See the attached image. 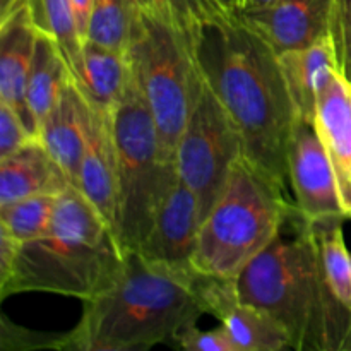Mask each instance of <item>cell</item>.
Instances as JSON below:
<instances>
[{
    "mask_svg": "<svg viewBox=\"0 0 351 351\" xmlns=\"http://www.w3.org/2000/svg\"><path fill=\"white\" fill-rule=\"evenodd\" d=\"M343 219H321L311 223V226L326 281L335 297L351 311V256L343 237Z\"/></svg>",
    "mask_w": 351,
    "mask_h": 351,
    "instance_id": "22",
    "label": "cell"
},
{
    "mask_svg": "<svg viewBox=\"0 0 351 351\" xmlns=\"http://www.w3.org/2000/svg\"><path fill=\"white\" fill-rule=\"evenodd\" d=\"M77 189L115 232L117 158L112 134V117L103 115L93 108Z\"/></svg>",
    "mask_w": 351,
    "mask_h": 351,
    "instance_id": "16",
    "label": "cell"
},
{
    "mask_svg": "<svg viewBox=\"0 0 351 351\" xmlns=\"http://www.w3.org/2000/svg\"><path fill=\"white\" fill-rule=\"evenodd\" d=\"M218 5H221L226 12H235V0H216Z\"/></svg>",
    "mask_w": 351,
    "mask_h": 351,
    "instance_id": "33",
    "label": "cell"
},
{
    "mask_svg": "<svg viewBox=\"0 0 351 351\" xmlns=\"http://www.w3.org/2000/svg\"><path fill=\"white\" fill-rule=\"evenodd\" d=\"M130 81L132 69L125 51L95 41H84L81 77L75 84L93 110L112 117Z\"/></svg>",
    "mask_w": 351,
    "mask_h": 351,
    "instance_id": "19",
    "label": "cell"
},
{
    "mask_svg": "<svg viewBox=\"0 0 351 351\" xmlns=\"http://www.w3.org/2000/svg\"><path fill=\"white\" fill-rule=\"evenodd\" d=\"M273 0H235V12H252L269 5Z\"/></svg>",
    "mask_w": 351,
    "mask_h": 351,
    "instance_id": "32",
    "label": "cell"
},
{
    "mask_svg": "<svg viewBox=\"0 0 351 351\" xmlns=\"http://www.w3.org/2000/svg\"><path fill=\"white\" fill-rule=\"evenodd\" d=\"M38 33L47 34L64 55L72 79L77 82L82 71L84 38L79 29L72 0H26Z\"/></svg>",
    "mask_w": 351,
    "mask_h": 351,
    "instance_id": "21",
    "label": "cell"
},
{
    "mask_svg": "<svg viewBox=\"0 0 351 351\" xmlns=\"http://www.w3.org/2000/svg\"><path fill=\"white\" fill-rule=\"evenodd\" d=\"M58 195H31L19 201L0 204V230L9 233L19 243L38 239L47 232Z\"/></svg>",
    "mask_w": 351,
    "mask_h": 351,
    "instance_id": "24",
    "label": "cell"
},
{
    "mask_svg": "<svg viewBox=\"0 0 351 351\" xmlns=\"http://www.w3.org/2000/svg\"><path fill=\"white\" fill-rule=\"evenodd\" d=\"M175 348L185 351H239L221 324L211 331H201L195 324H189L178 335Z\"/></svg>",
    "mask_w": 351,
    "mask_h": 351,
    "instance_id": "27",
    "label": "cell"
},
{
    "mask_svg": "<svg viewBox=\"0 0 351 351\" xmlns=\"http://www.w3.org/2000/svg\"><path fill=\"white\" fill-rule=\"evenodd\" d=\"M240 300L266 311L291 350L351 351V311L329 288L312 226L297 208L266 250L235 278Z\"/></svg>",
    "mask_w": 351,
    "mask_h": 351,
    "instance_id": "2",
    "label": "cell"
},
{
    "mask_svg": "<svg viewBox=\"0 0 351 351\" xmlns=\"http://www.w3.org/2000/svg\"><path fill=\"white\" fill-rule=\"evenodd\" d=\"M314 122L335 170L343 211L351 218V86L339 72L322 91Z\"/></svg>",
    "mask_w": 351,
    "mask_h": 351,
    "instance_id": "14",
    "label": "cell"
},
{
    "mask_svg": "<svg viewBox=\"0 0 351 351\" xmlns=\"http://www.w3.org/2000/svg\"><path fill=\"white\" fill-rule=\"evenodd\" d=\"M280 64L297 115L300 119L314 120L322 91L338 74L331 33L307 47L283 51L280 53Z\"/></svg>",
    "mask_w": 351,
    "mask_h": 351,
    "instance_id": "18",
    "label": "cell"
},
{
    "mask_svg": "<svg viewBox=\"0 0 351 351\" xmlns=\"http://www.w3.org/2000/svg\"><path fill=\"white\" fill-rule=\"evenodd\" d=\"M335 0H273L252 12H237L278 53L307 47L331 29Z\"/></svg>",
    "mask_w": 351,
    "mask_h": 351,
    "instance_id": "13",
    "label": "cell"
},
{
    "mask_svg": "<svg viewBox=\"0 0 351 351\" xmlns=\"http://www.w3.org/2000/svg\"><path fill=\"white\" fill-rule=\"evenodd\" d=\"M293 209L290 192L242 156L202 221L194 271L235 280L273 243Z\"/></svg>",
    "mask_w": 351,
    "mask_h": 351,
    "instance_id": "5",
    "label": "cell"
},
{
    "mask_svg": "<svg viewBox=\"0 0 351 351\" xmlns=\"http://www.w3.org/2000/svg\"><path fill=\"white\" fill-rule=\"evenodd\" d=\"M71 81L74 79L57 43L47 34L38 33L26 86V101L38 130Z\"/></svg>",
    "mask_w": 351,
    "mask_h": 351,
    "instance_id": "20",
    "label": "cell"
},
{
    "mask_svg": "<svg viewBox=\"0 0 351 351\" xmlns=\"http://www.w3.org/2000/svg\"><path fill=\"white\" fill-rule=\"evenodd\" d=\"M67 332L65 335H40V332L27 331L10 326L3 321L2 326V348H53L65 350Z\"/></svg>",
    "mask_w": 351,
    "mask_h": 351,
    "instance_id": "29",
    "label": "cell"
},
{
    "mask_svg": "<svg viewBox=\"0 0 351 351\" xmlns=\"http://www.w3.org/2000/svg\"><path fill=\"white\" fill-rule=\"evenodd\" d=\"M123 263L112 225L71 185L58 195L47 232L19 245L0 297L41 291L88 302L115 285Z\"/></svg>",
    "mask_w": 351,
    "mask_h": 351,
    "instance_id": "4",
    "label": "cell"
},
{
    "mask_svg": "<svg viewBox=\"0 0 351 351\" xmlns=\"http://www.w3.org/2000/svg\"><path fill=\"white\" fill-rule=\"evenodd\" d=\"M112 134L117 158L115 235L129 252L143 245L178 178L175 163L161 160L156 125L134 75L112 113Z\"/></svg>",
    "mask_w": 351,
    "mask_h": 351,
    "instance_id": "7",
    "label": "cell"
},
{
    "mask_svg": "<svg viewBox=\"0 0 351 351\" xmlns=\"http://www.w3.org/2000/svg\"><path fill=\"white\" fill-rule=\"evenodd\" d=\"M36 36L38 29L31 19L26 0H16L0 16V101L7 103L21 117L34 137H40L26 101L27 74L33 62Z\"/></svg>",
    "mask_w": 351,
    "mask_h": 351,
    "instance_id": "12",
    "label": "cell"
},
{
    "mask_svg": "<svg viewBox=\"0 0 351 351\" xmlns=\"http://www.w3.org/2000/svg\"><path fill=\"white\" fill-rule=\"evenodd\" d=\"M139 2L144 9L168 17L192 33H195L208 21L221 14H228L216 3V0H139Z\"/></svg>",
    "mask_w": 351,
    "mask_h": 351,
    "instance_id": "25",
    "label": "cell"
},
{
    "mask_svg": "<svg viewBox=\"0 0 351 351\" xmlns=\"http://www.w3.org/2000/svg\"><path fill=\"white\" fill-rule=\"evenodd\" d=\"M288 184L295 208L308 223L346 218L335 170L314 120L298 117L295 122L288 146Z\"/></svg>",
    "mask_w": 351,
    "mask_h": 351,
    "instance_id": "9",
    "label": "cell"
},
{
    "mask_svg": "<svg viewBox=\"0 0 351 351\" xmlns=\"http://www.w3.org/2000/svg\"><path fill=\"white\" fill-rule=\"evenodd\" d=\"M338 72L351 86V0H335L331 29Z\"/></svg>",
    "mask_w": 351,
    "mask_h": 351,
    "instance_id": "26",
    "label": "cell"
},
{
    "mask_svg": "<svg viewBox=\"0 0 351 351\" xmlns=\"http://www.w3.org/2000/svg\"><path fill=\"white\" fill-rule=\"evenodd\" d=\"M19 245L21 243L14 237L0 230V281L5 280L7 274L10 273Z\"/></svg>",
    "mask_w": 351,
    "mask_h": 351,
    "instance_id": "30",
    "label": "cell"
},
{
    "mask_svg": "<svg viewBox=\"0 0 351 351\" xmlns=\"http://www.w3.org/2000/svg\"><path fill=\"white\" fill-rule=\"evenodd\" d=\"M194 41L206 82L242 137L243 156L290 192L288 146L298 115L280 53L237 12L202 24Z\"/></svg>",
    "mask_w": 351,
    "mask_h": 351,
    "instance_id": "1",
    "label": "cell"
},
{
    "mask_svg": "<svg viewBox=\"0 0 351 351\" xmlns=\"http://www.w3.org/2000/svg\"><path fill=\"white\" fill-rule=\"evenodd\" d=\"M194 34L143 7L127 48L134 81L156 125L158 151L165 163H175L177 144L204 86Z\"/></svg>",
    "mask_w": 351,
    "mask_h": 351,
    "instance_id": "6",
    "label": "cell"
},
{
    "mask_svg": "<svg viewBox=\"0 0 351 351\" xmlns=\"http://www.w3.org/2000/svg\"><path fill=\"white\" fill-rule=\"evenodd\" d=\"M14 2H16V0H2V7H0V9H2V14H0V16H3V14L14 5Z\"/></svg>",
    "mask_w": 351,
    "mask_h": 351,
    "instance_id": "34",
    "label": "cell"
},
{
    "mask_svg": "<svg viewBox=\"0 0 351 351\" xmlns=\"http://www.w3.org/2000/svg\"><path fill=\"white\" fill-rule=\"evenodd\" d=\"M72 5H74L75 17H77L79 29H81L82 38L86 40V31H88V21L89 14H91L93 0H72Z\"/></svg>",
    "mask_w": 351,
    "mask_h": 351,
    "instance_id": "31",
    "label": "cell"
},
{
    "mask_svg": "<svg viewBox=\"0 0 351 351\" xmlns=\"http://www.w3.org/2000/svg\"><path fill=\"white\" fill-rule=\"evenodd\" d=\"M206 312L215 315L228 331L239 351H281L290 348L285 329L263 308L240 300L235 280L202 276Z\"/></svg>",
    "mask_w": 351,
    "mask_h": 351,
    "instance_id": "11",
    "label": "cell"
},
{
    "mask_svg": "<svg viewBox=\"0 0 351 351\" xmlns=\"http://www.w3.org/2000/svg\"><path fill=\"white\" fill-rule=\"evenodd\" d=\"M201 225L202 213L197 195L178 177L161 202L146 240L136 252L153 263L195 273L192 257Z\"/></svg>",
    "mask_w": 351,
    "mask_h": 351,
    "instance_id": "10",
    "label": "cell"
},
{
    "mask_svg": "<svg viewBox=\"0 0 351 351\" xmlns=\"http://www.w3.org/2000/svg\"><path fill=\"white\" fill-rule=\"evenodd\" d=\"M89 117L91 106L79 91L77 84L71 81L40 127V139L74 187H77L82 154L88 143Z\"/></svg>",
    "mask_w": 351,
    "mask_h": 351,
    "instance_id": "15",
    "label": "cell"
},
{
    "mask_svg": "<svg viewBox=\"0 0 351 351\" xmlns=\"http://www.w3.org/2000/svg\"><path fill=\"white\" fill-rule=\"evenodd\" d=\"M71 185L40 137L0 160V204L31 195H60Z\"/></svg>",
    "mask_w": 351,
    "mask_h": 351,
    "instance_id": "17",
    "label": "cell"
},
{
    "mask_svg": "<svg viewBox=\"0 0 351 351\" xmlns=\"http://www.w3.org/2000/svg\"><path fill=\"white\" fill-rule=\"evenodd\" d=\"M141 10L139 0H93L86 40L127 53Z\"/></svg>",
    "mask_w": 351,
    "mask_h": 351,
    "instance_id": "23",
    "label": "cell"
},
{
    "mask_svg": "<svg viewBox=\"0 0 351 351\" xmlns=\"http://www.w3.org/2000/svg\"><path fill=\"white\" fill-rule=\"evenodd\" d=\"M199 280L201 274L173 269L129 250L115 285L84 302L81 321L67 332L65 350L175 348L182 329L208 314Z\"/></svg>",
    "mask_w": 351,
    "mask_h": 351,
    "instance_id": "3",
    "label": "cell"
},
{
    "mask_svg": "<svg viewBox=\"0 0 351 351\" xmlns=\"http://www.w3.org/2000/svg\"><path fill=\"white\" fill-rule=\"evenodd\" d=\"M242 156V137L204 79L175 153L178 177L197 195L202 221Z\"/></svg>",
    "mask_w": 351,
    "mask_h": 351,
    "instance_id": "8",
    "label": "cell"
},
{
    "mask_svg": "<svg viewBox=\"0 0 351 351\" xmlns=\"http://www.w3.org/2000/svg\"><path fill=\"white\" fill-rule=\"evenodd\" d=\"M33 134L26 129L21 117L7 103L0 101V160L26 146Z\"/></svg>",
    "mask_w": 351,
    "mask_h": 351,
    "instance_id": "28",
    "label": "cell"
}]
</instances>
